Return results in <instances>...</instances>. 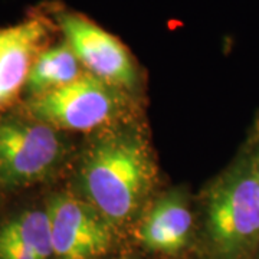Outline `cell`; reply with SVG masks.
I'll return each instance as SVG.
<instances>
[{"instance_id":"6da1fadb","label":"cell","mask_w":259,"mask_h":259,"mask_svg":"<svg viewBox=\"0 0 259 259\" xmlns=\"http://www.w3.org/2000/svg\"><path fill=\"white\" fill-rule=\"evenodd\" d=\"M157 164L147 134L131 118L94 133L75 167L74 193L122 233L147 209Z\"/></svg>"},{"instance_id":"7a4b0ae2","label":"cell","mask_w":259,"mask_h":259,"mask_svg":"<svg viewBox=\"0 0 259 259\" xmlns=\"http://www.w3.org/2000/svg\"><path fill=\"white\" fill-rule=\"evenodd\" d=\"M199 259H255L259 250V183L243 156L206 189L197 225Z\"/></svg>"},{"instance_id":"3957f363","label":"cell","mask_w":259,"mask_h":259,"mask_svg":"<svg viewBox=\"0 0 259 259\" xmlns=\"http://www.w3.org/2000/svg\"><path fill=\"white\" fill-rule=\"evenodd\" d=\"M131 94L85 72L55 91L29 98L28 115L59 131L97 133L130 120Z\"/></svg>"},{"instance_id":"277c9868","label":"cell","mask_w":259,"mask_h":259,"mask_svg":"<svg viewBox=\"0 0 259 259\" xmlns=\"http://www.w3.org/2000/svg\"><path fill=\"white\" fill-rule=\"evenodd\" d=\"M59 130L30 115L0 117V189L37 185L58 173L68 156Z\"/></svg>"},{"instance_id":"5b68a950","label":"cell","mask_w":259,"mask_h":259,"mask_svg":"<svg viewBox=\"0 0 259 259\" xmlns=\"http://www.w3.org/2000/svg\"><path fill=\"white\" fill-rule=\"evenodd\" d=\"M55 259H102L120 239V232L74 192L54 193L45 206Z\"/></svg>"},{"instance_id":"8992f818","label":"cell","mask_w":259,"mask_h":259,"mask_svg":"<svg viewBox=\"0 0 259 259\" xmlns=\"http://www.w3.org/2000/svg\"><path fill=\"white\" fill-rule=\"evenodd\" d=\"M55 19L64 39L72 48L85 72L130 94L139 91L137 64L118 37L76 12L58 10Z\"/></svg>"},{"instance_id":"52a82bcc","label":"cell","mask_w":259,"mask_h":259,"mask_svg":"<svg viewBox=\"0 0 259 259\" xmlns=\"http://www.w3.org/2000/svg\"><path fill=\"white\" fill-rule=\"evenodd\" d=\"M133 229L143 249L163 259H182L194 250L197 239L189 197L179 189L154 199Z\"/></svg>"},{"instance_id":"ba28073f","label":"cell","mask_w":259,"mask_h":259,"mask_svg":"<svg viewBox=\"0 0 259 259\" xmlns=\"http://www.w3.org/2000/svg\"><path fill=\"white\" fill-rule=\"evenodd\" d=\"M51 20L32 16L0 28V110L9 107L25 88L29 71L52 33Z\"/></svg>"},{"instance_id":"9c48e42d","label":"cell","mask_w":259,"mask_h":259,"mask_svg":"<svg viewBox=\"0 0 259 259\" xmlns=\"http://www.w3.org/2000/svg\"><path fill=\"white\" fill-rule=\"evenodd\" d=\"M0 259H55L47 209H25L0 222Z\"/></svg>"},{"instance_id":"30bf717a","label":"cell","mask_w":259,"mask_h":259,"mask_svg":"<svg viewBox=\"0 0 259 259\" xmlns=\"http://www.w3.org/2000/svg\"><path fill=\"white\" fill-rule=\"evenodd\" d=\"M85 74L82 64L66 40L55 47L45 48L32 65L25 91L29 98L55 91L76 81Z\"/></svg>"},{"instance_id":"8fae6325","label":"cell","mask_w":259,"mask_h":259,"mask_svg":"<svg viewBox=\"0 0 259 259\" xmlns=\"http://www.w3.org/2000/svg\"><path fill=\"white\" fill-rule=\"evenodd\" d=\"M252 157V163H253V170H255V175H256V179H258V183H259V143L256 148H255V151H253V154L250 156Z\"/></svg>"},{"instance_id":"7c38bea8","label":"cell","mask_w":259,"mask_h":259,"mask_svg":"<svg viewBox=\"0 0 259 259\" xmlns=\"http://www.w3.org/2000/svg\"><path fill=\"white\" fill-rule=\"evenodd\" d=\"M121 259H133V258H121Z\"/></svg>"}]
</instances>
